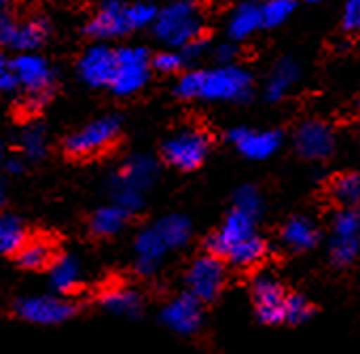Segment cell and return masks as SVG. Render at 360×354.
I'll use <instances>...</instances> for the list:
<instances>
[{
    "mask_svg": "<svg viewBox=\"0 0 360 354\" xmlns=\"http://www.w3.org/2000/svg\"><path fill=\"white\" fill-rule=\"evenodd\" d=\"M236 208L252 215L255 219H259L261 215V196L255 187H242L238 194H236Z\"/></svg>",
    "mask_w": 360,
    "mask_h": 354,
    "instance_id": "obj_36",
    "label": "cell"
},
{
    "mask_svg": "<svg viewBox=\"0 0 360 354\" xmlns=\"http://www.w3.org/2000/svg\"><path fill=\"white\" fill-rule=\"evenodd\" d=\"M15 312L20 318L32 324H62L75 316L77 305L68 299L60 297H26L15 303Z\"/></svg>",
    "mask_w": 360,
    "mask_h": 354,
    "instance_id": "obj_9",
    "label": "cell"
},
{
    "mask_svg": "<svg viewBox=\"0 0 360 354\" xmlns=\"http://www.w3.org/2000/svg\"><path fill=\"white\" fill-rule=\"evenodd\" d=\"M297 151L307 159H324L335 148V136L322 121H307L295 134Z\"/></svg>",
    "mask_w": 360,
    "mask_h": 354,
    "instance_id": "obj_15",
    "label": "cell"
},
{
    "mask_svg": "<svg viewBox=\"0 0 360 354\" xmlns=\"http://www.w3.org/2000/svg\"><path fill=\"white\" fill-rule=\"evenodd\" d=\"M110 189H112V198H115V204H119L121 208H125L127 213H136L142 208L144 204V191H138V189H131L119 181L112 179L110 183Z\"/></svg>",
    "mask_w": 360,
    "mask_h": 354,
    "instance_id": "obj_34",
    "label": "cell"
},
{
    "mask_svg": "<svg viewBox=\"0 0 360 354\" xmlns=\"http://www.w3.org/2000/svg\"><path fill=\"white\" fill-rule=\"evenodd\" d=\"M343 28L347 32H360V0H345Z\"/></svg>",
    "mask_w": 360,
    "mask_h": 354,
    "instance_id": "obj_38",
    "label": "cell"
},
{
    "mask_svg": "<svg viewBox=\"0 0 360 354\" xmlns=\"http://www.w3.org/2000/svg\"><path fill=\"white\" fill-rule=\"evenodd\" d=\"M169 251L157 225L144 227L136 238V272L140 276H150L157 272L163 255Z\"/></svg>",
    "mask_w": 360,
    "mask_h": 354,
    "instance_id": "obj_17",
    "label": "cell"
},
{
    "mask_svg": "<svg viewBox=\"0 0 360 354\" xmlns=\"http://www.w3.org/2000/svg\"><path fill=\"white\" fill-rule=\"evenodd\" d=\"M102 308L115 316L138 318L142 312V297L131 289H110L100 299Z\"/></svg>",
    "mask_w": 360,
    "mask_h": 354,
    "instance_id": "obj_20",
    "label": "cell"
},
{
    "mask_svg": "<svg viewBox=\"0 0 360 354\" xmlns=\"http://www.w3.org/2000/svg\"><path fill=\"white\" fill-rule=\"evenodd\" d=\"M265 253H267L265 240H263L261 236L252 234V236L246 238L244 242L236 244V246L227 253L225 259H227L231 265H236V267H252V265H257V263L263 261Z\"/></svg>",
    "mask_w": 360,
    "mask_h": 354,
    "instance_id": "obj_23",
    "label": "cell"
},
{
    "mask_svg": "<svg viewBox=\"0 0 360 354\" xmlns=\"http://www.w3.org/2000/svg\"><path fill=\"white\" fill-rule=\"evenodd\" d=\"M7 170H9V172H13V174H20V172L24 170V163H22L20 159L11 157V159L7 161Z\"/></svg>",
    "mask_w": 360,
    "mask_h": 354,
    "instance_id": "obj_42",
    "label": "cell"
},
{
    "mask_svg": "<svg viewBox=\"0 0 360 354\" xmlns=\"http://www.w3.org/2000/svg\"><path fill=\"white\" fill-rule=\"evenodd\" d=\"M360 253V240H330V257L337 265H349Z\"/></svg>",
    "mask_w": 360,
    "mask_h": 354,
    "instance_id": "obj_35",
    "label": "cell"
},
{
    "mask_svg": "<svg viewBox=\"0 0 360 354\" xmlns=\"http://www.w3.org/2000/svg\"><path fill=\"white\" fill-rule=\"evenodd\" d=\"M314 314L311 303L303 297V295H286V303H284V322L290 324H301L307 322Z\"/></svg>",
    "mask_w": 360,
    "mask_h": 354,
    "instance_id": "obj_33",
    "label": "cell"
},
{
    "mask_svg": "<svg viewBox=\"0 0 360 354\" xmlns=\"http://www.w3.org/2000/svg\"><path fill=\"white\" fill-rule=\"evenodd\" d=\"M178 51H180V56H183L185 64H187V62H198V60L206 53V43H204L202 37H200V39H195V41L183 45Z\"/></svg>",
    "mask_w": 360,
    "mask_h": 354,
    "instance_id": "obj_39",
    "label": "cell"
},
{
    "mask_svg": "<svg viewBox=\"0 0 360 354\" xmlns=\"http://www.w3.org/2000/svg\"><path fill=\"white\" fill-rule=\"evenodd\" d=\"M127 217H129V213L125 208H121L119 204L104 206V208L96 210V215L91 217V229L98 236H115L125 227Z\"/></svg>",
    "mask_w": 360,
    "mask_h": 354,
    "instance_id": "obj_26",
    "label": "cell"
},
{
    "mask_svg": "<svg viewBox=\"0 0 360 354\" xmlns=\"http://www.w3.org/2000/svg\"><path fill=\"white\" fill-rule=\"evenodd\" d=\"M18 259L28 270H43L53 259V248L47 240H26V244L20 248Z\"/></svg>",
    "mask_w": 360,
    "mask_h": 354,
    "instance_id": "obj_28",
    "label": "cell"
},
{
    "mask_svg": "<svg viewBox=\"0 0 360 354\" xmlns=\"http://www.w3.org/2000/svg\"><path fill=\"white\" fill-rule=\"evenodd\" d=\"M297 79H299V66L292 60L278 62L274 72L269 75L267 85H265V96L269 100H282L292 89Z\"/></svg>",
    "mask_w": 360,
    "mask_h": 354,
    "instance_id": "obj_21",
    "label": "cell"
},
{
    "mask_svg": "<svg viewBox=\"0 0 360 354\" xmlns=\"http://www.w3.org/2000/svg\"><path fill=\"white\" fill-rule=\"evenodd\" d=\"M115 70H117V51L108 49L106 45L89 47L79 62V75L91 87L110 85Z\"/></svg>",
    "mask_w": 360,
    "mask_h": 354,
    "instance_id": "obj_14",
    "label": "cell"
},
{
    "mask_svg": "<svg viewBox=\"0 0 360 354\" xmlns=\"http://www.w3.org/2000/svg\"><path fill=\"white\" fill-rule=\"evenodd\" d=\"M157 229L161 232L165 244L169 246V251L174 248H180L185 246L191 238V223L187 217L183 215H169V217H163L161 221L155 223Z\"/></svg>",
    "mask_w": 360,
    "mask_h": 354,
    "instance_id": "obj_25",
    "label": "cell"
},
{
    "mask_svg": "<svg viewBox=\"0 0 360 354\" xmlns=\"http://www.w3.org/2000/svg\"><path fill=\"white\" fill-rule=\"evenodd\" d=\"M155 68L159 70V72H176L180 66L185 64V60H183V56H180V51H163V53H159V56H155Z\"/></svg>",
    "mask_w": 360,
    "mask_h": 354,
    "instance_id": "obj_37",
    "label": "cell"
},
{
    "mask_svg": "<svg viewBox=\"0 0 360 354\" xmlns=\"http://www.w3.org/2000/svg\"><path fill=\"white\" fill-rule=\"evenodd\" d=\"M159 318L176 335H185V337L195 335L204 322L202 301L198 297H193L191 293L178 295L163 305Z\"/></svg>",
    "mask_w": 360,
    "mask_h": 354,
    "instance_id": "obj_8",
    "label": "cell"
},
{
    "mask_svg": "<svg viewBox=\"0 0 360 354\" xmlns=\"http://www.w3.org/2000/svg\"><path fill=\"white\" fill-rule=\"evenodd\" d=\"M252 301H255V314L263 324H278L284 322V303H286V293L282 284L269 276V274H259L252 280L250 286Z\"/></svg>",
    "mask_w": 360,
    "mask_h": 354,
    "instance_id": "obj_10",
    "label": "cell"
},
{
    "mask_svg": "<svg viewBox=\"0 0 360 354\" xmlns=\"http://www.w3.org/2000/svg\"><path fill=\"white\" fill-rule=\"evenodd\" d=\"M333 240H360V213L354 206H345L335 215Z\"/></svg>",
    "mask_w": 360,
    "mask_h": 354,
    "instance_id": "obj_29",
    "label": "cell"
},
{
    "mask_svg": "<svg viewBox=\"0 0 360 354\" xmlns=\"http://www.w3.org/2000/svg\"><path fill=\"white\" fill-rule=\"evenodd\" d=\"M202 9L195 0H176L159 11L153 30L163 45L180 49L202 37Z\"/></svg>",
    "mask_w": 360,
    "mask_h": 354,
    "instance_id": "obj_2",
    "label": "cell"
},
{
    "mask_svg": "<svg viewBox=\"0 0 360 354\" xmlns=\"http://www.w3.org/2000/svg\"><path fill=\"white\" fill-rule=\"evenodd\" d=\"M155 179H157V161L150 155H134L131 159H127L123 170L115 176V181L138 191H146L155 183Z\"/></svg>",
    "mask_w": 360,
    "mask_h": 354,
    "instance_id": "obj_18",
    "label": "cell"
},
{
    "mask_svg": "<svg viewBox=\"0 0 360 354\" xmlns=\"http://www.w3.org/2000/svg\"><path fill=\"white\" fill-rule=\"evenodd\" d=\"M333 198L341 206H358L360 204V176L358 174H343L330 187Z\"/></svg>",
    "mask_w": 360,
    "mask_h": 354,
    "instance_id": "obj_30",
    "label": "cell"
},
{
    "mask_svg": "<svg viewBox=\"0 0 360 354\" xmlns=\"http://www.w3.org/2000/svg\"><path fill=\"white\" fill-rule=\"evenodd\" d=\"M318 242V229L316 225L305 219V217H295L290 219L284 229H282V244L290 251H309Z\"/></svg>",
    "mask_w": 360,
    "mask_h": 354,
    "instance_id": "obj_19",
    "label": "cell"
},
{
    "mask_svg": "<svg viewBox=\"0 0 360 354\" xmlns=\"http://www.w3.org/2000/svg\"><path fill=\"white\" fill-rule=\"evenodd\" d=\"M148 51L142 47H123L117 51V70L110 87L117 96H131L148 81Z\"/></svg>",
    "mask_w": 360,
    "mask_h": 354,
    "instance_id": "obj_6",
    "label": "cell"
},
{
    "mask_svg": "<svg viewBox=\"0 0 360 354\" xmlns=\"http://www.w3.org/2000/svg\"><path fill=\"white\" fill-rule=\"evenodd\" d=\"M7 5H9V0H0V15H3V11L7 9Z\"/></svg>",
    "mask_w": 360,
    "mask_h": 354,
    "instance_id": "obj_44",
    "label": "cell"
},
{
    "mask_svg": "<svg viewBox=\"0 0 360 354\" xmlns=\"http://www.w3.org/2000/svg\"><path fill=\"white\" fill-rule=\"evenodd\" d=\"M236 56H238V49H236L233 43H223V45H219V49H217V58H219L223 64H229Z\"/></svg>",
    "mask_w": 360,
    "mask_h": 354,
    "instance_id": "obj_41",
    "label": "cell"
},
{
    "mask_svg": "<svg viewBox=\"0 0 360 354\" xmlns=\"http://www.w3.org/2000/svg\"><path fill=\"white\" fill-rule=\"evenodd\" d=\"M252 91V79L248 70L223 64L210 70H189L176 83V94L180 98H206V100H225L238 102L246 100Z\"/></svg>",
    "mask_w": 360,
    "mask_h": 354,
    "instance_id": "obj_1",
    "label": "cell"
},
{
    "mask_svg": "<svg viewBox=\"0 0 360 354\" xmlns=\"http://www.w3.org/2000/svg\"><path fill=\"white\" fill-rule=\"evenodd\" d=\"M117 134H119V119L117 117H100V119L87 123L85 127H81L79 132L70 134L66 140V148H68V153H72L77 157L96 155V153L104 151L106 146H110L115 142Z\"/></svg>",
    "mask_w": 360,
    "mask_h": 354,
    "instance_id": "obj_7",
    "label": "cell"
},
{
    "mask_svg": "<svg viewBox=\"0 0 360 354\" xmlns=\"http://www.w3.org/2000/svg\"><path fill=\"white\" fill-rule=\"evenodd\" d=\"M20 144L26 157L41 159L47 153V134L41 125H28L20 136Z\"/></svg>",
    "mask_w": 360,
    "mask_h": 354,
    "instance_id": "obj_31",
    "label": "cell"
},
{
    "mask_svg": "<svg viewBox=\"0 0 360 354\" xmlns=\"http://www.w3.org/2000/svg\"><path fill=\"white\" fill-rule=\"evenodd\" d=\"M311 3H324V0H311Z\"/></svg>",
    "mask_w": 360,
    "mask_h": 354,
    "instance_id": "obj_45",
    "label": "cell"
},
{
    "mask_svg": "<svg viewBox=\"0 0 360 354\" xmlns=\"http://www.w3.org/2000/svg\"><path fill=\"white\" fill-rule=\"evenodd\" d=\"M263 26V15H261V7L246 3L242 7H238L229 20V37L231 39H246L252 32H257Z\"/></svg>",
    "mask_w": 360,
    "mask_h": 354,
    "instance_id": "obj_22",
    "label": "cell"
},
{
    "mask_svg": "<svg viewBox=\"0 0 360 354\" xmlns=\"http://www.w3.org/2000/svg\"><path fill=\"white\" fill-rule=\"evenodd\" d=\"M225 278H227V270L225 263L221 261L219 255H204L198 257L189 272H187V289L193 297H198L202 303L214 301L223 286H225Z\"/></svg>",
    "mask_w": 360,
    "mask_h": 354,
    "instance_id": "obj_5",
    "label": "cell"
},
{
    "mask_svg": "<svg viewBox=\"0 0 360 354\" xmlns=\"http://www.w3.org/2000/svg\"><path fill=\"white\" fill-rule=\"evenodd\" d=\"M229 140L248 159H267L282 144V136L278 132H255V129H246V127L231 129Z\"/></svg>",
    "mask_w": 360,
    "mask_h": 354,
    "instance_id": "obj_16",
    "label": "cell"
},
{
    "mask_svg": "<svg viewBox=\"0 0 360 354\" xmlns=\"http://www.w3.org/2000/svg\"><path fill=\"white\" fill-rule=\"evenodd\" d=\"M81 278V267L79 261L70 255H64L53 261L51 272H49V282L58 293H70Z\"/></svg>",
    "mask_w": 360,
    "mask_h": 354,
    "instance_id": "obj_24",
    "label": "cell"
},
{
    "mask_svg": "<svg viewBox=\"0 0 360 354\" xmlns=\"http://www.w3.org/2000/svg\"><path fill=\"white\" fill-rule=\"evenodd\" d=\"M15 85V77L11 72V66L5 62V58L0 56V91H11Z\"/></svg>",
    "mask_w": 360,
    "mask_h": 354,
    "instance_id": "obj_40",
    "label": "cell"
},
{
    "mask_svg": "<svg viewBox=\"0 0 360 354\" xmlns=\"http://www.w3.org/2000/svg\"><path fill=\"white\" fill-rule=\"evenodd\" d=\"M295 9V0H267L261 5V15H263V26L274 28L286 22V18Z\"/></svg>",
    "mask_w": 360,
    "mask_h": 354,
    "instance_id": "obj_32",
    "label": "cell"
},
{
    "mask_svg": "<svg viewBox=\"0 0 360 354\" xmlns=\"http://www.w3.org/2000/svg\"><path fill=\"white\" fill-rule=\"evenodd\" d=\"M210 148V138L198 127H185L169 136L163 144V159L178 170H195Z\"/></svg>",
    "mask_w": 360,
    "mask_h": 354,
    "instance_id": "obj_4",
    "label": "cell"
},
{
    "mask_svg": "<svg viewBox=\"0 0 360 354\" xmlns=\"http://www.w3.org/2000/svg\"><path fill=\"white\" fill-rule=\"evenodd\" d=\"M255 223H257V219L252 215H248V213H244V210L233 206V210L227 215V219L221 225V229L206 240L208 253L219 255V257H227V253L236 244H240L246 238H250L252 234H257L255 232Z\"/></svg>",
    "mask_w": 360,
    "mask_h": 354,
    "instance_id": "obj_12",
    "label": "cell"
},
{
    "mask_svg": "<svg viewBox=\"0 0 360 354\" xmlns=\"http://www.w3.org/2000/svg\"><path fill=\"white\" fill-rule=\"evenodd\" d=\"M26 244V229L18 217L5 215L0 217V255L20 253Z\"/></svg>",
    "mask_w": 360,
    "mask_h": 354,
    "instance_id": "obj_27",
    "label": "cell"
},
{
    "mask_svg": "<svg viewBox=\"0 0 360 354\" xmlns=\"http://www.w3.org/2000/svg\"><path fill=\"white\" fill-rule=\"evenodd\" d=\"M129 11L127 5L119 3V0H106V3L96 11L91 22L87 24V32L94 39H117L127 32H131Z\"/></svg>",
    "mask_w": 360,
    "mask_h": 354,
    "instance_id": "obj_13",
    "label": "cell"
},
{
    "mask_svg": "<svg viewBox=\"0 0 360 354\" xmlns=\"http://www.w3.org/2000/svg\"><path fill=\"white\" fill-rule=\"evenodd\" d=\"M3 202H5V187L0 183V208H3Z\"/></svg>",
    "mask_w": 360,
    "mask_h": 354,
    "instance_id": "obj_43",
    "label": "cell"
},
{
    "mask_svg": "<svg viewBox=\"0 0 360 354\" xmlns=\"http://www.w3.org/2000/svg\"><path fill=\"white\" fill-rule=\"evenodd\" d=\"M47 37L45 20H28L18 22L11 15H0V45L15 51H32L43 45Z\"/></svg>",
    "mask_w": 360,
    "mask_h": 354,
    "instance_id": "obj_11",
    "label": "cell"
},
{
    "mask_svg": "<svg viewBox=\"0 0 360 354\" xmlns=\"http://www.w3.org/2000/svg\"><path fill=\"white\" fill-rule=\"evenodd\" d=\"M11 72L15 77V85L24 91V106L30 110L43 106L53 85V70L49 62L26 51L11 62Z\"/></svg>",
    "mask_w": 360,
    "mask_h": 354,
    "instance_id": "obj_3",
    "label": "cell"
}]
</instances>
